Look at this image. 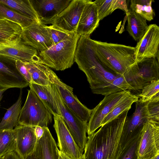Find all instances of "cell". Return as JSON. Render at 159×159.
Listing matches in <instances>:
<instances>
[{
	"mask_svg": "<svg viewBox=\"0 0 159 159\" xmlns=\"http://www.w3.org/2000/svg\"><path fill=\"white\" fill-rule=\"evenodd\" d=\"M129 110L121 114L87 137L85 159H120L137 139L126 138L124 126Z\"/></svg>",
	"mask_w": 159,
	"mask_h": 159,
	"instance_id": "cell-1",
	"label": "cell"
},
{
	"mask_svg": "<svg viewBox=\"0 0 159 159\" xmlns=\"http://www.w3.org/2000/svg\"><path fill=\"white\" fill-rule=\"evenodd\" d=\"M74 61L86 75L91 90L103 86L120 75L112 72L102 62L96 52L90 36L80 37Z\"/></svg>",
	"mask_w": 159,
	"mask_h": 159,
	"instance_id": "cell-2",
	"label": "cell"
},
{
	"mask_svg": "<svg viewBox=\"0 0 159 159\" xmlns=\"http://www.w3.org/2000/svg\"><path fill=\"white\" fill-rule=\"evenodd\" d=\"M96 52L103 64L114 73L122 75L136 61L135 47L92 39Z\"/></svg>",
	"mask_w": 159,
	"mask_h": 159,
	"instance_id": "cell-3",
	"label": "cell"
},
{
	"mask_svg": "<svg viewBox=\"0 0 159 159\" xmlns=\"http://www.w3.org/2000/svg\"><path fill=\"white\" fill-rule=\"evenodd\" d=\"M80 36L75 33L47 50L39 52L42 64L57 70L71 67L75 62L77 43Z\"/></svg>",
	"mask_w": 159,
	"mask_h": 159,
	"instance_id": "cell-4",
	"label": "cell"
},
{
	"mask_svg": "<svg viewBox=\"0 0 159 159\" xmlns=\"http://www.w3.org/2000/svg\"><path fill=\"white\" fill-rule=\"evenodd\" d=\"M48 89L70 133L80 148L84 151L87 141L88 122L83 121L75 115L63 102L54 84L48 86Z\"/></svg>",
	"mask_w": 159,
	"mask_h": 159,
	"instance_id": "cell-5",
	"label": "cell"
},
{
	"mask_svg": "<svg viewBox=\"0 0 159 159\" xmlns=\"http://www.w3.org/2000/svg\"><path fill=\"white\" fill-rule=\"evenodd\" d=\"M52 120V114L40 99L33 90H28L26 99L20 110L18 125L44 128L47 127Z\"/></svg>",
	"mask_w": 159,
	"mask_h": 159,
	"instance_id": "cell-6",
	"label": "cell"
},
{
	"mask_svg": "<svg viewBox=\"0 0 159 159\" xmlns=\"http://www.w3.org/2000/svg\"><path fill=\"white\" fill-rule=\"evenodd\" d=\"M0 59L9 63L20 60L42 64L39 51L24 43L21 36L13 40H0Z\"/></svg>",
	"mask_w": 159,
	"mask_h": 159,
	"instance_id": "cell-7",
	"label": "cell"
},
{
	"mask_svg": "<svg viewBox=\"0 0 159 159\" xmlns=\"http://www.w3.org/2000/svg\"><path fill=\"white\" fill-rule=\"evenodd\" d=\"M159 154V124L148 120L138 142L137 159H149Z\"/></svg>",
	"mask_w": 159,
	"mask_h": 159,
	"instance_id": "cell-8",
	"label": "cell"
},
{
	"mask_svg": "<svg viewBox=\"0 0 159 159\" xmlns=\"http://www.w3.org/2000/svg\"><path fill=\"white\" fill-rule=\"evenodd\" d=\"M87 0H72L68 6L48 24L64 31L76 33Z\"/></svg>",
	"mask_w": 159,
	"mask_h": 159,
	"instance_id": "cell-9",
	"label": "cell"
},
{
	"mask_svg": "<svg viewBox=\"0 0 159 159\" xmlns=\"http://www.w3.org/2000/svg\"><path fill=\"white\" fill-rule=\"evenodd\" d=\"M130 92L128 90H124L105 96L103 100L92 109L88 123L87 133L88 136L93 133L101 126L104 118L120 101Z\"/></svg>",
	"mask_w": 159,
	"mask_h": 159,
	"instance_id": "cell-10",
	"label": "cell"
},
{
	"mask_svg": "<svg viewBox=\"0 0 159 159\" xmlns=\"http://www.w3.org/2000/svg\"><path fill=\"white\" fill-rule=\"evenodd\" d=\"M54 128L57 134L59 151L71 159H79L83 152L80 148L61 116L53 115Z\"/></svg>",
	"mask_w": 159,
	"mask_h": 159,
	"instance_id": "cell-11",
	"label": "cell"
},
{
	"mask_svg": "<svg viewBox=\"0 0 159 159\" xmlns=\"http://www.w3.org/2000/svg\"><path fill=\"white\" fill-rule=\"evenodd\" d=\"M21 38L25 44L37 50L45 51L52 45L47 25L38 23L23 28Z\"/></svg>",
	"mask_w": 159,
	"mask_h": 159,
	"instance_id": "cell-12",
	"label": "cell"
},
{
	"mask_svg": "<svg viewBox=\"0 0 159 159\" xmlns=\"http://www.w3.org/2000/svg\"><path fill=\"white\" fill-rule=\"evenodd\" d=\"M135 47V61L150 57H156L159 60V27L156 24L148 25Z\"/></svg>",
	"mask_w": 159,
	"mask_h": 159,
	"instance_id": "cell-13",
	"label": "cell"
},
{
	"mask_svg": "<svg viewBox=\"0 0 159 159\" xmlns=\"http://www.w3.org/2000/svg\"><path fill=\"white\" fill-rule=\"evenodd\" d=\"M52 84L57 88L63 102L68 107L83 121L88 122L92 110L82 104L73 92V88L61 81L56 75Z\"/></svg>",
	"mask_w": 159,
	"mask_h": 159,
	"instance_id": "cell-14",
	"label": "cell"
},
{
	"mask_svg": "<svg viewBox=\"0 0 159 159\" xmlns=\"http://www.w3.org/2000/svg\"><path fill=\"white\" fill-rule=\"evenodd\" d=\"M34 128L18 125L14 129L15 133V152L20 159H25L32 154L36 145L37 139Z\"/></svg>",
	"mask_w": 159,
	"mask_h": 159,
	"instance_id": "cell-15",
	"label": "cell"
},
{
	"mask_svg": "<svg viewBox=\"0 0 159 159\" xmlns=\"http://www.w3.org/2000/svg\"><path fill=\"white\" fill-rule=\"evenodd\" d=\"M72 0H30L42 24L46 25L69 5Z\"/></svg>",
	"mask_w": 159,
	"mask_h": 159,
	"instance_id": "cell-16",
	"label": "cell"
},
{
	"mask_svg": "<svg viewBox=\"0 0 159 159\" xmlns=\"http://www.w3.org/2000/svg\"><path fill=\"white\" fill-rule=\"evenodd\" d=\"M135 102V111L127 117L124 126L126 137L129 139H134L140 136L143 125L148 120L147 102L142 103L139 99Z\"/></svg>",
	"mask_w": 159,
	"mask_h": 159,
	"instance_id": "cell-17",
	"label": "cell"
},
{
	"mask_svg": "<svg viewBox=\"0 0 159 159\" xmlns=\"http://www.w3.org/2000/svg\"><path fill=\"white\" fill-rule=\"evenodd\" d=\"M100 21L96 4L94 1L87 0L77 26L76 34L90 36L99 25Z\"/></svg>",
	"mask_w": 159,
	"mask_h": 159,
	"instance_id": "cell-18",
	"label": "cell"
},
{
	"mask_svg": "<svg viewBox=\"0 0 159 159\" xmlns=\"http://www.w3.org/2000/svg\"><path fill=\"white\" fill-rule=\"evenodd\" d=\"M15 63H5L0 61V88L20 89L29 86V84L17 69Z\"/></svg>",
	"mask_w": 159,
	"mask_h": 159,
	"instance_id": "cell-19",
	"label": "cell"
},
{
	"mask_svg": "<svg viewBox=\"0 0 159 159\" xmlns=\"http://www.w3.org/2000/svg\"><path fill=\"white\" fill-rule=\"evenodd\" d=\"M43 128L42 137L38 140L33 152L38 159H58L59 150L48 127Z\"/></svg>",
	"mask_w": 159,
	"mask_h": 159,
	"instance_id": "cell-20",
	"label": "cell"
},
{
	"mask_svg": "<svg viewBox=\"0 0 159 159\" xmlns=\"http://www.w3.org/2000/svg\"><path fill=\"white\" fill-rule=\"evenodd\" d=\"M136 62L143 87L152 81L159 80V61L156 57L145 58Z\"/></svg>",
	"mask_w": 159,
	"mask_h": 159,
	"instance_id": "cell-21",
	"label": "cell"
},
{
	"mask_svg": "<svg viewBox=\"0 0 159 159\" xmlns=\"http://www.w3.org/2000/svg\"><path fill=\"white\" fill-rule=\"evenodd\" d=\"M126 14L127 25L126 30L134 39L138 41L143 36L148 26L147 20L130 9Z\"/></svg>",
	"mask_w": 159,
	"mask_h": 159,
	"instance_id": "cell-22",
	"label": "cell"
},
{
	"mask_svg": "<svg viewBox=\"0 0 159 159\" xmlns=\"http://www.w3.org/2000/svg\"><path fill=\"white\" fill-rule=\"evenodd\" d=\"M31 76L32 83L42 86L51 84L48 75L51 69L47 66L32 62L23 61Z\"/></svg>",
	"mask_w": 159,
	"mask_h": 159,
	"instance_id": "cell-23",
	"label": "cell"
},
{
	"mask_svg": "<svg viewBox=\"0 0 159 159\" xmlns=\"http://www.w3.org/2000/svg\"><path fill=\"white\" fill-rule=\"evenodd\" d=\"M0 3L37 23H40L30 0H0Z\"/></svg>",
	"mask_w": 159,
	"mask_h": 159,
	"instance_id": "cell-24",
	"label": "cell"
},
{
	"mask_svg": "<svg viewBox=\"0 0 159 159\" xmlns=\"http://www.w3.org/2000/svg\"><path fill=\"white\" fill-rule=\"evenodd\" d=\"M22 89L16 102L7 110L0 122V129L11 130L18 125V119L21 108Z\"/></svg>",
	"mask_w": 159,
	"mask_h": 159,
	"instance_id": "cell-25",
	"label": "cell"
},
{
	"mask_svg": "<svg viewBox=\"0 0 159 159\" xmlns=\"http://www.w3.org/2000/svg\"><path fill=\"white\" fill-rule=\"evenodd\" d=\"M129 90H134V89L128 83L122 75L106 84L91 90L93 93L106 96L121 91Z\"/></svg>",
	"mask_w": 159,
	"mask_h": 159,
	"instance_id": "cell-26",
	"label": "cell"
},
{
	"mask_svg": "<svg viewBox=\"0 0 159 159\" xmlns=\"http://www.w3.org/2000/svg\"><path fill=\"white\" fill-rule=\"evenodd\" d=\"M94 2L98 7L100 21L118 9L123 10L126 14L129 12L125 0H96Z\"/></svg>",
	"mask_w": 159,
	"mask_h": 159,
	"instance_id": "cell-27",
	"label": "cell"
},
{
	"mask_svg": "<svg viewBox=\"0 0 159 159\" xmlns=\"http://www.w3.org/2000/svg\"><path fill=\"white\" fill-rule=\"evenodd\" d=\"M29 86L30 89L37 94L52 115L61 116L53 96L48 89V86H42L32 83L29 84Z\"/></svg>",
	"mask_w": 159,
	"mask_h": 159,
	"instance_id": "cell-28",
	"label": "cell"
},
{
	"mask_svg": "<svg viewBox=\"0 0 159 159\" xmlns=\"http://www.w3.org/2000/svg\"><path fill=\"white\" fill-rule=\"evenodd\" d=\"M139 97L131 92L126 95L120 101L110 112L104 118L101 126L114 120L124 111L129 110L132 105L137 101Z\"/></svg>",
	"mask_w": 159,
	"mask_h": 159,
	"instance_id": "cell-29",
	"label": "cell"
},
{
	"mask_svg": "<svg viewBox=\"0 0 159 159\" xmlns=\"http://www.w3.org/2000/svg\"><path fill=\"white\" fill-rule=\"evenodd\" d=\"M22 30L18 23L0 17V40H11L21 36Z\"/></svg>",
	"mask_w": 159,
	"mask_h": 159,
	"instance_id": "cell-30",
	"label": "cell"
},
{
	"mask_svg": "<svg viewBox=\"0 0 159 159\" xmlns=\"http://www.w3.org/2000/svg\"><path fill=\"white\" fill-rule=\"evenodd\" d=\"M154 2L152 0H131L129 9L150 21L153 19L155 16L152 7Z\"/></svg>",
	"mask_w": 159,
	"mask_h": 159,
	"instance_id": "cell-31",
	"label": "cell"
},
{
	"mask_svg": "<svg viewBox=\"0 0 159 159\" xmlns=\"http://www.w3.org/2000/svg\"><path fill=\"white\" fill-rule=\"evenodd\" d=\"M16 147V135L14 129H0V158L15 151Z\"/></svg>",
	"mask_w": 159,
	"mask_h": 159,
	"instance_id": "cell-32",
	"label": "cell"
},
{
	"mask_svg": "<svg viewBox=\"0 0 159 159\" xmlns=\"http://www.w3.org/2000/svg\"><path fill=\"white\" fill-rule=\"evenodd\" d=\"M0 17L11 20L19 24L23 28L32 24L38 23L0 3Z\"/></svg>",
	"mask_w": 159,
	"mask_h": 159,
	"instance_id": "cell-33",
	"label": "cell"
},
{
	"mask_svg": "<svg viewBox=\"0 0 159 159\" xmlns=\"http://www.w3.org/2000/svg\"><path fill=\"white\" fill-rule=\"evenodd\" d=\"M142 89L141 93L137 95L142 102L159 101V80L150 82Z\"/></svg>",
	"mask_w": 159,
	"mask_h": 159,
	"instance_id": "cell-34",
	"label": "cell"
},
{
	"mask_svg": "<svg viewBox=\"0 0 159 159\" xmlns=\"http://www.w3.org/2000/svg\"><path fill=\"white\" fill-rule=\"evenodd\" d=\"M47 27L50 32L52 45L60 42L74 34L64 31L55 28L51 25H47Z\"/></svg>",
	"mask_w": 159,
	"mask_h": 159,
	"instance_id": "cell-35",
	"label": "cell"
},
{
	"mask_svg": "<svg viewBox=\"0 0 159 159\" xmlns=\"http://www.w3.org/2000/svg\"><path fill=\"white\" fill-rule=\"evenodd\" d=\"M148 120L159 124V101L147 102Z\"/></svg>",
	"mask_w": 159,
	"mask_h": 159,
	"instance_id": "cell-36",
	"label": "cell"
},
{
	"mask_svg": "<svg viewBox=\"0 0 159 159\" xmlns=\"http://www.w3.org/2000/svg\"><path fill=\"white\" fill-rule=\"evenodd\" d=\"M16 67L20 73L30 84L32 83V81L30 73L23 61L17 60L15 61Z\"/></svg>",
	"mask_w": 159,
	"mask_h": 159,
	"instance_id": "cell-37",
	"label": "cell"
},
{
	"mask_svg": "<svg viewBox=\"0 0 159 159\" xmlns=\"http://www.w3.org/2000/svg\"><path fill=\"white\" fill-rule=\"evenodd\" d=\"M140 137L137 139L125 152L120 159H137L136 151Z\"/></svg>",
	"mask_w": 159,
	"mask_h": 159,
	"instance_id": "cell-38",
	"label": "cell"
},
{
	"mask_svg": "<svg viewBox=\"0 0 159 159\" xmlns=\"http://www.w3.org/2000/svg\"><path fill=\"white\" fill-rule=\"evenodd\" d=\"M34 133L37 140L40 139L42 136L43 132V128L40 126H37L34 128Z\"/></svg>",
	"mask_w": 159,
	"mask_h": 159,
	"instance_id": "cell-39",
	"label": "cell"
},
{
	"mask_svg": "<svg viewBox=\"0 0 159 159\" xmlns=\"http://www.w3.org/2000/svg\"><path fill=\"white\" fill-rule=\"evenodd\" d=\"M58 159H71L59 150L58 151ZM79 159H85L83 154Z\"/></svg>",
	"mask_w": 159,
	"mask_h": 159,
	"instance_id": "cell-40",
	"label": "cell"
},
{
	"mask_svg": "<svg viewBox=\"0 0 159 159\" xmlns=\"http://www.w3.org/2000/svg\"><path fill=\"white\" fill-rule=\"evenodd\" d=\"M7 89L0 88V107L1 106V101L3 97V94Z\"/></svg>",
	"mask_w": 159,
	"mask_h": 159,
	"instance_id": "cell-41",
	"label": "cell"
},
{
	"mask_svg": "<svg viewBox=\"0 0 159 159\" xmlns=\"http://www.w3.org/2000/svg\"><path fill=\"white\" fill-rule=\"evenodd\" d=\"M25 159H38L33 153L28 156Z\"/></svg>",
	"mask_w": 159,
	"mask_h": 159,
	"instance_id": "cell-42",
	"label": "cell"
},
{
	"mask_svg": "<svg viewBox=\"0 0 159 159\" xmlns=\"http://www.w3.org/2000/svg\"><path fill=\"white\" fill-rule=\"evenodd\" d=\"M149 159H159V154L157 155L154 157Z\"/></svg>",
	"mask_w": 159,
	"mask_h": 159,
	"instance_id": "cell-43",
	"label": "cell"
},
{
	"mask_svg": "<svg viewBox=\"0 0 159 159\" xmlns=\"http://www.w3.org/2000/svg\"><path fill=\"white\" fill-rule=\"evenodd\" d=\"M4 156L0 158V159H4Z\"/></svg>",
	"mask_w": 159,
	"mask_h": 159,
	"instance_id": "cell-44",
	"label": "cell"
}]
</instances>
